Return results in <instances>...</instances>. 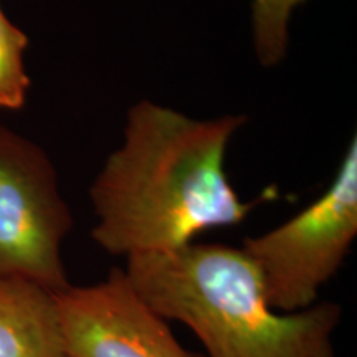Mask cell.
<instances>
[{"instance_id": "1", "label": "cell", "mask_w": 357, "mask_h": 357, "mask_svg": "<svg viewBox=\"0 0 357 357\" xmlns=\"http://www.w3.org/2000/svg\"><path fill=\"white\" fill-rule=\"evenodd\" d=\"M247 121L245 114L195 119L149 100L134 102L121 146L89 189L93 240L129 258L242 223L255 204L243 202L230 184L225 155Z\"/></svg>"}, {"instance_id": "2", "label": "cell", "mask_w": 357, "mask_h": 357, "mask_svg": "<svg viewBox=\"0 0 357 357\" xmlns=\"http://www.w3.org/2000/svg\"><path fill=\"white\" fill-rule=\"evenodd\" d=\"M123 270L146 305L187 326L207 357H337L342 307L321 301L294 312L273 310L242 248L192 242L129 257Z\"/></svg>"}, {"instance_id": "3", "label": "cell", "mask_w": 357, "mask_h": 357, "mask_svg": "<svg viewBox=\"0 0 357 357\" xmlns=\"http://www.w3.org/2000/svg\"><path fill=\"white\" fill-rule=\"evenodd\" d=\"M357 236V137L352 136L333 182L305 211L242 250L260 271L265 296L280 312L318 303L321 288L341 270Z\"/></svg>"}, {"instance_id": "4", "label": "cell", "mask_w": 357, "mask_h": 357, "mask_svg": "<svg viewBox=\"0 0 357 357\" xmlns=\"http://www.w3.org/2000/svg\"><path fill=\"white\" fill-rule=\"evenodd\" d=\"M73 225L50 155L0 124V281L65 291L71 283L61 248Z\"/></svg>"}, {"instance_id": "5", "label": "cell", "mask_w": 357, "mask_h": 357, "mask_svg": "<svg viewBox=\"0 0 357 357\" xmlns=\"http://www.w3.org/2000/svg\"><path fill=\"white\" fill-rule=\"evenodd\" d=\"M55 301L68 357H202L177 341L123 268H113L100 283L71 284Z\"/></svg>"}, {"instance_id": "6", "label": "cell", "mask_w": 357, "mask_h": 357, "mask_svg": "<svg viewBox=\"0 0 357 357\" xmlns=\"http://www.w3.org/2000/svg\"><path fill=\"white\" fill-rule=\"evenodd\" d=\"M0 357H68L55 294L29 281H0Z\"/></svg>"}, {"instance_id": "7", "label": "cell", "mask_w": 357, "mask_h": 357, "mask_svg": "<svg viewBox=\"0 0 357 357\" xmlns=\"http://www.w3.org/2000/svg\"><path fill=\"white\" fill-rule=\"evenodd\" d=\"M306 0H253L252 33L258 63L273 68L284 61L289 45V20Z\"/></svg>"}, {"instance_id": "8", "label": "cell", "mask_w": 357, "mask_h": 357, "mask_svg": "<svg viewBox=\"0 0 357 357\" xmlns=\"http://www.w3.org/2000/svg\"><path fill=\"white\" fill-rule=\"evenodd\" d=\"M29 35L8 19L0 6V109L19 111L25 106L32 79L25 66Z\"/></svg>"}]
</instances>
